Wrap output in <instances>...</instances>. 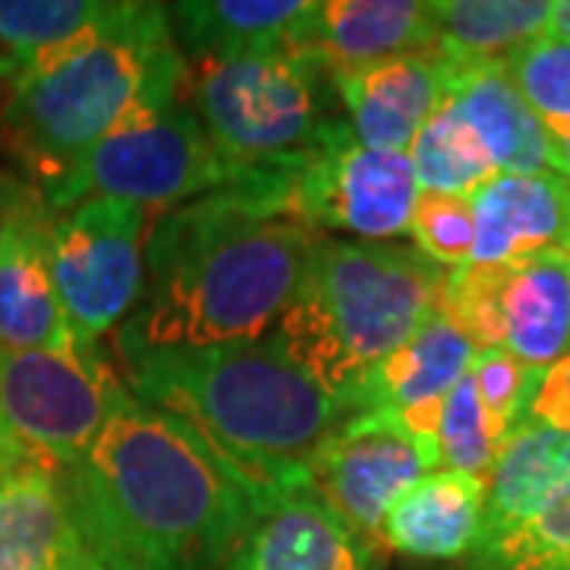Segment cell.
I'll return each instance as SVG.
<instances>
[{
    "label": "cell",
    "mask_w": 570,
    "mask_h": 570,
    "mask_svg": "<svg viewBox=\"0 0 570 570\" xmlns=\"http://www.w3.org/2000/svg\"><path fill=\"white\" fill-rule=\"evenodd\" d=\"M441 314L475 348H504L546 371L570 352V261L520 257L450 269Z\"/></svg>",
    "instance_id": "8fae6325"
},
{
    "label": "cell",
    "mask_w": 570,
    "mask_h": 570,
    "mask_svg": "<svg viewBox=\"0 0 570 570\" xmlns=\"http://www.w3.org/2000/svg\"><path fill=\"white\" fill-rule=\"evenodd\" d=\"M314 3L298 0H184L171 7L181 55L194 61L298 48Z\"/></svg>",
    "instance_id": "7402d4cb"
},
{
    "label": "cell",
    "mask_w": 570,
    "mask_h": 570,
    "mask_svg": "<svg viewBox=\"0 0 570 570\" xmlns=\"http://www.w3.org/2000/svg\"><path fill=\"white\" fill-rule=\"evenodd\" d=\"M469 200L475 213L469 264H508L520 257L570 261V181L564 175H498Z\"/></svg>",
    "instance_id": "2e32d148"
},
{
    "label": "cell",
    "mask_w": 570,
    "mask_h": 570,
    "mask_svg": "<svg viewBox=\"0 0 570 570\" xmlns=\"http://www.w3.org/2000/svg\"><path fill=\"white\" fill-rule=\"evenodd\" d=\"M406 156L419 190L472 197L482 184L498 178V168L491 165L489 153L472 137L463 118L453 111L448 96L431 115V121L419 130Z\"/></svg>",
    "instance_id": "484cf974"
},
{
    "label": "cell",
    "mask_w": 570,
    "mask_h": 570,
    "mask_svg": "<svg viewBox=\"0 0 570 570\" xmlns=\"http://www.w3.org/2000/svg\"><path fill=\"white\" fill-rule=\"evenodd\" d=\"M219 570H374L371 542L307 489L266 504Z\"/></svg>",
    "instance_id": "9a60e30c"
},
{
    "label": "cell",
    "mask_w": 570,
    "mask_h": 570,
    "mask_svg": "<svg viewBox=\"0 0 570 570\" xmlns=\"http://www.w3.org/2000/svg\"><path fill=\"white\" fill-rule=\"evenodd\" d=\"M121 387L99 346H0V441L63 472L96 441Z\"/></svg>",
    "instance_id": "9c48e42d"
},
{
    "label": "cell",
    "mask_w": 570,
    "mask_h": 570,
    "mask_svg": "<svg viewBox=\"0 0 570 570\" xmlns=\"http://www.w3.org/2000/svg\"><path fill=\"white\" fill-rule=\"evenodd\" d=\"M448 89V63L434 51L374 63L336 82L355 140L381 153H409Z\"/></svg>",
    "instance_id": "ac0fdd59"
},
{
    "label": "cell",
    "mask_w": 570,
    "mask_h": 570,
    "mask_svg": "<svg viewBox=\"0 0 570 570\" xmlns=\"http://www.w3.org/2000/svg\"><path fill=\"white\" fill-rule=\"evenodd\" d=\"M92 570H102V568H99V564H96V568H92Z\"/></svg>",
    "instance_id": "8d00e7d4"
},
{
    "label": "cell",
    "mask_w": 570,
    "mask_h": 570,
    "mask_svg": "<svg viewBox=\"0 0 570 570\" xmlns=\"http://www.w3.org/2000/svg\"><path fill=\"white\" fill-rule=\"evenodd\" d=\"M527 422L570 434V352L542 371L539 387L532 393Z\"/></svg>",
    "instance_id": "1f68e13d"
},
{
    "label": "cell",
    "mask_w": 570,
    "mask_h": 570,
    "mask_svg": "<svg viewBox=\"0 0 570 570\" xmlns=\"http://www.w3.org/2000/svg\"><path fill=\"white\" fill-rule=\"evenodd\" d=\"M121 7L108 0H0L3 58L26 67L41 55L99 32Z\"/></svg>",
    "instance_id": "d4e9b609"
},
{
    "label": "cell",
    "mask_w": 570,
    "mask_h": 570,
    "mask_svg": "<svg viewBox=\"0 0 570 570\" xmlns=\"http://www.w3.org/2000/svg\"><path fill=\"white\" fill-rule=\"evenodd\" d=\"M10 178H13V175H3V171H0V223H3V204H7V187H10Z\"/></svg>",
    "instance_id": "d590c367"
},
{
    "label": "cell",
    "mask_w": 570,
    "mask_h": 570,
    "mask_svg": "<svg viewBox=\"0 0 570 570\" xmlns=\"http://www.w3.org/2000/svg\"><path fill=\"white\" fill-rule=\"evenodd\" d=\"M448 102L482 142L498 175L549 171V134L504 67L453 70Z\"/></svg>",
    "instance_id": "44dd1931"
},
{
    "label": "cell",
    "mask_w": 570,
    "mask_h": 570,
    "mask_svg": "<svg viewBox=\"0 0 570 570\" xmlns=\"http://www.w3.org/2000/svg\"><path fill=\"white\" fill-rule=\"evenodd\" d=\"M13 73H17V63L3 58V51H0V80H13Z\"/></svg>",
    "instance_id": "e575fe53"
},
{
    "label": "cell",
    "mask_w": 570,
    "mask_h": 570,
    "mask_svg": "<svg viewBox=\"0 0 570 570\" xmlns=\"http://www.w3.org/2000/svg\"><path fill=\"white\" fill-rule=\"evenodd\" d=\"M549 171H558L570 181V142L551 140L549 137Z\"/></svg>",
    "instance_id": "836d02e7"
},
{
    "label": "cell",
    "mask_w": 570,
    "mask_h": 570,
    "mask_svg": "<svg viewBox=\"0 0 570 570\" xmlns=\"http://www.w3.org/2000/svg\"><path fill=\"white\" fill-rule=\"evenodd\" d=\"M149 216L142 206L108 197L55 213L51 273L67 324L86 346H99L140 302Z\"/></svg>",
    "instance_id": "30bf717a"
},
{
    "label": "cell",
    "mask_w": 570,
    "mask_h": 570,
    "mask_svg": "<svg viewBox=\"0 0 570 570\" xmlns=\"http://www.w3.org/2000/svg\"><path fill=\"white\" fill-rule=\"evenodd\" d=\"M475 355L479 348L466 333L448 314L434 311L403 346L367 371L365 381L346 396L343 412H400L444 400L463 381Z\"/></svg>",
    "instance_id": "ffe728a7"
},
{
    "label": "cell",
    "mask_w": 570,
    "mask_h": 570,
    "mask_svg": "<svg viewBox=\"0 0 570 570\" xmlns=\"http://www.w3.org/2000/svg\"><path fill=\"white\" fill-rule=\"evenodd\" d=\"M266 204L311 232H343L355 242H387L409 232L419 184L406 153H381L355 140L348 121H336L311 149L276 165L242 171Z\"/></svg>",
    "instance_id": "52a82bcc"
},
{
    "label": "cell",
    "mask_w": 570,
    "mask_h": 570,
    "mask_svg": "<svg viewBox=\"0 0 570 570\" xmlns=\"http://www.w3.org/2000/svg\"><path fill=\"white\" fill-rule=\"evenodd\" d=\"M469 377L491 422L508 438L520 422H527L532 393L539 387L542 371L520 362L504 348H482L469 365Z\"/></svg>",
    "instance_id": "4dcf8cb0"
},
{
    "label": "cell",
    "mask_w": 570,
    "mask_h": 570,
    "mask_svg": "<svg viewBox=\"0 0 570 570\" xmlns=\"http://www.w3.org/2000/svg\"><path fill=\"white\" fill-rule=\"evenodd\" d=\"M55 209L39 187L10 178L0 223V346H86L67 324L51 273Z\"/></svg>",
    "instance_id": "4fadbf2b"
},
{
    "label": "cell",
    "mask_w": 570,
    "mask_h": 570,
    "mask_svg": "<svg viewBox=\"0 0 570 570\" xmlns=\"http://www.w3.org/2000/svg\"><path fill=\"white\" fill-rule=\"evenodd\" d=\"M546 39L561 41L570 45V0H554L551 3L549 29H546Z\"/></svg>",
    "instance_id": "d6a6232c"
},
{
    "label": "cell",
    "mask_w": 570,
    "mask_h": 570,
    "mask_svg": "<svg viewBox=\"0 0 570 570\" xmlns=\"http://www.w3.org/2000/svg\"><path fill=\"white\" fill-rule=\"evenodd\" d=\"M121 381L140 403L181 419L264 501L307 485V460L346 419L273 336L127 358Z\"/></svg>",
    "instance_id": "277c9868"
},
{
    "label": "cell",
    "mask_w": 570,
    "mask_h": 570,
    "mask_svg": "<svg viewBox=\"0 0 570 570\" xmlns=\"http://www.w3.org/2000/svg\"><path fill=\"white\" fill-rule=\"evenodd\" d=\"M434 55L448 70L501 67L520 48L546 36L551 0H438Z\"/></svg>",
    "instance_id": "cb8c5ba5"
},
{
    "label": "cell",
    "mask_w": 570,
    "mask_h": 570,
    "mask_svg": "<svg viewBox=\"0 0 570 570\" xmlns=\"http://www.w3.org/2000/svg\"><path fill=\"white\" fill-rule=\"evenodd\" d=\"M61 485L102 570H219L269 504L181 419L127 387Z\"/></svg>",
    "instance_id": "6da1fadb"
},
{
    "label": "cell",
    "mask_w": 570,
    "mask_h": 570,
    "mask_svg": "<svg viewBox=\"0 0 570 570\" xmlns=\"http://www.w3.org/2000/svg\"><path fill=\"white\" fill-rule=\"evenodd\" d=\"M501 67L551 140L570 142V45L542 36Z\"/></svg>",
    "instance_id": "83f0119b"
},
{
    "label": "cell",
    "mask_w": 570,
    "mask_h": 570,
    "mask_svg": "<svg viewBox=\"0 0 570 570\" xmlns=\"http://www.w3.org/2000/svg\"><path fill=\"white\" fill-rule=\"evenodd\" d=\"M321 235L245 184H225L149 225L142 292L115 330L121 362L269 336Z\"/></svg>",
    "instance_id": "7a4b0ae2"
},
{
    "label": "cell",
    "mask_w": 570,
    "mask_h": 570,
    "mask_svg": "<svg viewBox=\"0 0 570 570\" xmlns=\"http://www.w3.org/2000/svg\"><path fill=\"white\" fill-rule=\"evenodd\" d=\"M415 247L444 269H460L472 261L475 247V213L469 197L419 190V200L412 206L409 232Z\"/></svg>",
    "instance_id": "f546056e"
},
{
    "label": "cell",
    "mask_w": 570,
    "mask_h": 570,
    "mask_svg": "<svg viewBox=\"0 0 570 570\" xmlns=\"http://www.w3.org/2000/svg\"><path fill=\"white\" fill-rule=\"evenodd\" d=\"M448 273L415 245L321 235L269 336L343 406L438 311Z\"/></svg>",
    "instance_id": "5b68a950"
},
{
    "label": "cell",
    "mask_w": 570,
    "mask_h": 570,
    "mask_svg": "<svg viewBox=\"0 0 570 570\" xmlns=\"http://www.w3.org/2000/svg\"><path fill=\"white\" fill-rule=\"evenodd\" d=\"M489 482L482 475L438 469L390 508L377 542L406 558H466L482 535Z\"/></svg>",
    "instance_id": "d6986e66"
},
{
    "label": "cell",
    "mask_w": 570,
    "mask_h": 570,
    "mask_svg": "<svg viewBox=\"0 0 570 570\" xmlns=\"http://www.w3.org/2000/svg\"><path fill=\"white\" fill-rule=\"evenodd\" d=\"M434 48V10L419 0H330L314 3L298 51L340 82L374 63Z\"/></svg>",
    "instance_id": "e0dca14e"
},
{
    "label": "cell",
    "mask_w": 570,
    "mask_h": 570,
    "mask_svg": "<svg viewBox=\"0 0 570 570\" xmlns=\"http://www.w3.org/2000/svg\"><path fill=\"white\" fill-rule=\"evenodd\" d=\"M232 165L213 146L197 111L190 102L175 99L163 111L142 115L105 137L41 197L55 213L89 197H108L149 213L159 209L163 216L232 184Z\"/></svg>",
    "instance_id": "ba28073f"
},
{
    "label": "cell",
    "mask_w": 570,
    "mask_h": 570,
    "mask_svg": "<svg viewBox=\"0 0 570 570\" xmlns=\"http://www.w3.org/2000/svg\"><path fill=\"white\" fill-rule=\"evenodd\" d=\"M485 482L489 498L482 535L527 520L568 489L570 434L535 422H520L501 441Z\"/></svg>",
    "instance_id": "603a6c76"
},
{
    "label": "cell",
    "mask_w": 570,
    "mask_h": 570,
    "mask_svg": "<svg viewBox=\"0 0 570 570\" xmlns=\"http://www.w3.org/2000/svg\"><path fill=\"white\" fill-rule=\"evenodd\" d=\"M504 434L491 422V415L482 406L475 384L463 374V381L450 390L441 403V419H438V463L441 469L453 472H469V475H489L494 453L501 448Z\"/></svg>",
    "instance_id": "f1b7e54d"
},
{
    "label": "cell",
    "mask_w": 570,
    "mask_h": 570,
    "mask_svg": "<svg viewBox=\"0 0 570 570\" xmlns=\"http://www.w3.org/2000/svg\"><path fill=\"white\" fill-rule=\"evenodd\" d=\"M184 86L235 178L305 153L343 121L333 77L298 48L194 61Z\"/></svg>",
    "instance_id": "8992f818"
},
{
    "label": "cell",
    "mask_w": 570,
    "mask_h": 570,
    "mask_svg": "<svg viewBox=\"0 0 570 570\" xmlns=\"http://www.w3.org/2000/svg\"><path fill=\"white\" fill-rule=\"evenodd\" d=\"M184 77L171 7L124 3L99 32L17 67L0 102V153L45 194L124 124L181 99Z\"/></svg>",
    "instance_id": "3957f363"
},
{
    "label": "cell",
    "mask_w": 570,
    "mask_h": 570,
    "mask_svg": "<svg viewBox=\"0 0 570 570\" xmlns=\"http://www.w3.org/2000/svg\"><path fill=\"white\" fill-rule=\"evenodd\" d=\"M463 570H570V485L527 520L482 535Z\"/></svg>",
    "instance_id": "4316f807"
},
{
    "label": "cell",
    "mask_w": 570,
    "mask_h": 570,
    "mask_svg": "<svg viewBox=\"0 0 570 570\" xmlns=\"http://www.w3.org/2000/svg\"><path fill=\"white\" fill-rule=\"evenodd\" d=\"M438 469V456L381 409L346 415L333 428L307 460L305 482L348 530L371 542L390 508Z\"/></svg>",
    "instance_id": "7c38bea8"
},
{
    "label": "cell",
    "mask_w": 570,
    "mask_h": 570,
    "mask_svg": "<svg viewBox=\"0 0 570 570\" xmlns=\"http://www.w3.org/2000/svg\"><path fill=\"white\" fill-rule=\"evenodd\" d=\"M61 469L0 441V570H92Z\"/></svg>",
    "instance_id": "5bb4252c"
}]
</instances>
